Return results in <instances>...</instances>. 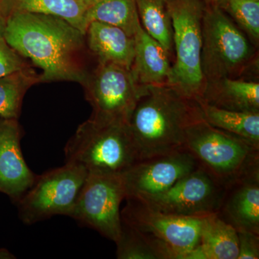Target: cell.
Here are the masks:
<instances>
[{"label":"cell","instance_id":"obj_1","mask_svg":"<svg viewBox=\"0 0 259 259\" xmlns=\"http://www.w3.org/2000/svg\"><path fill=\"white\" fill-rule=\"evenodd\" d=\"M5 40L19 55L42 69L39 82L83 84L90 74L84 59V34L58 17L12 13L6 18Z\"/></svg>","mask_w":259,"mask_h":259},{"label":"cell","instance_id":"obj_2","mask_svg":"<svg viewBox=\"0 0 259 259\" xmlns=\"http://www.w3.org/2000/svg\"><path fill=\"white\" fill-rule=\"evenodd\" d=\"M202 118L197 99L169 84L146 87L127 122L139 161L185 148L187 129Z\"/></svg>","mask_w":259,"mask_h":259},{"label":"cell","instance_id":"obj_3","mask_svg":"<svg viewBox=\"0 0 259 259\" xmlns=\"http://www.w3.org/2000/svg\"><path fill=\"white\" fill-rule=\"evenodd\" d=\"M258 49L217 5L205 3L201 67L206 81L226 77L258 79Z\"/></svg>","mask_w":259,"mask_h":259},{"label":"cell","instance_id":"obj_4","mask_svg":"<svg viewBox=\"0 0 259 259\" xmlns=\"http://www.w3.org/2000/svg\"><path fill=\"white\" fill-rule=\"evenodd\" d=\"M64 153L66 162L97 175H122L139 161L127 123H102L92 118L78 127Z\"/></svg>","mask_w":259,"mask_h":259},{"label":"cell","instance_id":"obj_5","mask_svg":"<svg viewBox=\"0 0 259 259\" xmlns=\"http://www.w3.org/2000/svg\"><path fill=\"white\" fill-rule=\"evenodd\" d=\"M173 30L175 60L168 84L186 96H202L206 81L201 67L203 0H166Z\"/></svg>","mask_w":259,"mask_h":259},{"label":"cell","instance_id":"obj_6","mask_svg":"<svg viewBox=\"0 0 259 259\" xmlns=\"http://www.w3.org/2000/svg\"><path fill=\"white\" fill-rule=\"evenodd\" d=\"M185 147L199 166L226 187L259 164V148L213 127L204 118L187 129Z\"/></svg>","mask_w":259,"mask_h":259},{"label":"cell","instance_id":"obj_7","mask_svg":"<svg viewBox=\"0 0 259 259\" xmlns=\"http://www.w3.org/2000/svg\"><path fill=\"white\" fill-rule=\"evenodd\" d=\"M125 200L122 221L144 236L158 259H185L198 243L200 218L167 214L138 199Z\"/></svg>","mask_w":259,"mask_h":259},{"label":"cell","instance_id":"obj_8","mask_svg":"<svg viewBox=\"0 0 259 259\" xmlns=\"http://www.w3.org/2000/svg\"><path fill=\"white\" fill-rule=\"evenodd\" d=\"M88 175L83 167L66 162L64 166L36 176L16 203L19 218L30 226L53 216L69 217Z\"/></svg>","mask_w":259,"mask_h":259},{"label":"cell","instance_id":"obj_9","mask_svg":"<svg viewBox=\"0 0 259 259\" xmlns=\"http://www.w3.org/2000/svg\"><path fill=\"white\" fill-rule=\"evenodd\" d=\"M82 85L93 109L90 118L102 123H127L146 88L136 82L131 69L100 63Z\"/></svg>","mask_w":259,"mask_h":259},{"label":"cell","instance_id":"obj_10","mask_svg":"<svg viewBox=\"0 0 259 259\" xmlns=\"http://www.w3.org/2000/svg\"><path fill=\"white\" fill-rule=\"evenodd\" d=\"M126 193L121 175L88 174L69 217L115 242L120 235V204Z\"/></svg>","mask_w":259,"mask_h":259},{"label":"cell","instance_id":"obj_11","mask_svg":"<svg viewBox=\"0 0 259 259\" xmlns=\"http://www.w3.org/2000/svg\"><path fill=\"white\" fill-rule=\"evenodd\" d=\"M225 190L226 186L199 166L164 192L138 199L167 214L201 218L218 212Z\"/></svg>","mask_w":259,"mask_h":259},{"label":"cell","instance_id":"obj_12","mask_svg":"<svg viewBox=\"0 0 259 259\" xmlns=\"http://www.w3.org/2000/svg\"><path fill=\"white\" fill-rule=\"evenodd\" d=\"M199 167L186 148L137 161L121 175L125 199H143L164 192Z\"/></svg>","mask_w":259,"mask_h":259},{"label":"cell","instance_id":"obj_13","mask_svg":"<svg viewBox=\"0 0 259 259\" xmlns=\"http://www.w3.org/2000/svg\"><path fill=\"white\" fill-rule=\"evenodd\" d=\"M23 131L17 119L0 118V192L15 203L32 187L36 175L21 150Z\"/></svg>","mask_w":259,"mask_h":259},{"label":"cell","instance_id":"obj_14","mask_svg":"<svg viewBox=\"0 0 259 259\" xmlns=\"http://www.w3.org/2000/svg\"><path fill=\"white\" fill-rule=\"evenodd\" d=\"M218 214L237 232L259 235V164L226 186Z\"/></svg>","mask_w":259,"mask_h":259},{"label":"cell","instance_id":"obj_15","mask_svg":"<svg viewBox=\"0 0 259 259\" xmlns=\"http://www.w3.org/2000/svg\"><path fill=\"white\" fill-rule=\"evenodd\" d=\"M135 54L131 67L136 82L141 87L168 84L171 61L168 53L139 25L134 35Z\"/></svg>","mask_w":259,"mask_h":259},{"label":"cell","instance_id":"obj_16","mask_svg":"<svg viewBox=\"0 0 259 259\" xmlns=\"http://www.w3.org/2000/svg\"><path fill=\"white\" fill-rule=\"evenodd\" d=\"M85 37L89 50L100 64H112L131 69L135 54L134 37L109 24L92 21Z\"/></svg>","mask_w":259,"mask_h":259},{"label":"cell","instance_id":"obj_17","mask_svg":"<svg viewBox=\"0 0 259 259\" xmlns=\"http://www.w3.org/2000/svg\"><path fill=\"white\" fill-rule=\"evenodd\" d=\"M198 100L231 111L259 112L258 79L226 77L206 81Z\"/></svg>","mask_w":259,"mask_h":259},{"label":"cell","instance_id":"obj_18","mask_svg":"<svg viewBox=\"0 0 259 259\" xmlns=\"http://www.w3.org/2000/svg\"><path fill=\"white\" fill-rule=\"evenodd\" d=\"M238 255V232L215 212L200 218L198 243L185 259H237Z\"/></svg>","mask_w":259,"mask_h":259},{"label":"cell","instance_id":"obj_19","mask_svg":"<svg viewBox=\"0 0 259 259\" xmlns=\"http://www.w3.org/2000/svg\"><path fill=\"white\" fill-rule=\"evenodd\" d=\"M87 10L83 0H0V12L5 19L14 13L52 15L66 20L84 35Z\"/></svg>","mask_w":259,"mask_h":259},{"label":"cell","instance_id":"obj_20","mask_svg":"<svg viewBox=\"0 0 259 259\" xmlns=\"http://www.w3.org/2000/svg\"><path fill=\"white\" fill-rule=\"evenodd\" d=\"M197 100L203 118L209 125L241 138L259 148V112L231 111Z\"/></svg>","mask_w":259,"mask_h":259},{"label":"cell","instance_id":"obj_21","mask_svg":"<svg viewBox=\"0 0 259 259\" xmlns=\"http://www.w3.org/2000/svg\"><path fill=\"white\" fill-rule=\"evenodd\" d=\"M141 25L175 60L173 30L166 0H135Z\"/></svg>","mask_w":259,"mask_h":259},{"label":"cell","instance_id":"obj_22","mask_svg":"<svg viewBox=\"0 0 259 259\" xmlns=\"http://www.w3.org/2000/svg\"><path fill=\"white\" fill-rule=\"evenodd\" d=\"M87 25L98 21L118 27L134 37L141 25L135 0H98L88 8Z\"/></svg>","mask_w":259,"mask_h":259},{"label":"cell","instance_id":"obj_23","mask_svg":"<svg viewBox=\"0 0 259 259\" xmlns=\"http://www.w3.org/2000/svg\"><path fill=\"white\" fill-rule=\"evenodd\" d=\"M37 81L39 76L28 69L0 77V118L18 120L24 95Z\"/></svg>","mask_w":259,"mask_h":259},{"label":"cell","instance_id":"obj_24","mask_svg":"<svg viewBox=\"0 0 259 259\" xmlns=\"http://www.w3.org/2000/svg\"><path fill=\"white\" fill-rule=\"evenodd\" d=\"M212 3L226 13L258 49L259 0H214Z\"/></svg>","mask_w":259,"mask_h":259},{"label":"cell","instance_id":"obj_25","mask_svg":"<svg viewBox=\"0 0 259 259\" xmlns=\"http://www.w3.org/2000/svg\"><path fill=\"white\" fill-rule=\"evenodd\" d=\"M115 243L117 258L158 259L144 236L124 221H122L120 235Z\"/></svg>","mask_w":259,"mask_h":259},{"label":"cell","instance_id":"obj_26","mask_svg":"<svg viewBox=\"0 0 259 259\" xmlns=\"http://www.w3.org/2000/svg\"><path fill=\"white\" fill-rule=\"evenodd\" d=\"M28 68L21 56L8 44L0 46V77Z\"/></svg>","mask_w":259,"mask_h":259},{"label":"cell","instance_id":"obj_27","mask_svg":"<svg viewBox=\"0 0 259 259\" xmlns=\"http://www.w3.org/2000/svg\"><path fill=\"white\" fill-rule=\"evenodd\" d=\"M238 255L237 259L259 258V235L238 232Z\"/></svg>","mask_w":259,"mask_h":259},{"label":"cell","instance_id":"obj_28","mask_svg":"<svg viewBox=\"0 0 259 259\" xmlns=\"http://www.w3.org/2000/svg\"><path fill=\"white\" fill-rule=\"evenodd\" d=\"M5 28H6V19L0 12V46L7 44L5 40Z\"/></svg>","mask_w":259,"mask_h":259},{"label":"cell","instance_id":"obj_29","mask_svg":"<svg viewBox=\"0 0 259 259\" xmlns=\"http://www.w3.org/2000/svg\"><path fill=\"white\" fill-rule=\"evenodd\" d=\"M15 258V255L10 253L9 250L5 248L0 249V259H11Z\"/></svg>","mask_w":259,"mask_h":259},{"label":"cell","instance_id":"obj_30","mask_svg":"<svg viewBox=\"0 0 259 259\" xmlns=\"http://www.w3.org/2000/svg\"><path fill=\"white\" fill-rule=\"evenodd\" d=\"M98 1V0H83V2H84L85 4L87 5V6H88V8L89 6H90V5H93V3H95V2Z\"/></svg>","mask_w":259,"mask_h":259},{"label":"cell","instance_id":"obj_31","mask_svg":"<svg viewBox=\"0 0 259 259\" xmlns=\"http://www.w3.org/2000/svg\"><path fill=\"white\" fill-rule=\"evenodd\" d=\"M204 3H209V2L214 1V0H203Z\"/></svg>","mask_w":259,"mask_h":259}]
</instances>
